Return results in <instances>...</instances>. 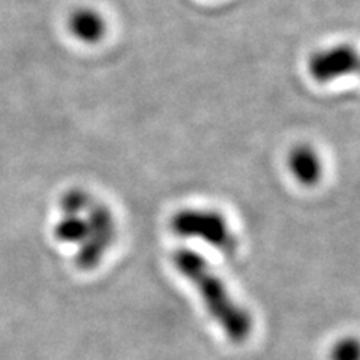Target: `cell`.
<instances>
[{"mask_svg":"<svg viewBox=\"0 0 360 360\" xmlns=\"http://www.w3.org/2000/svg\"><path fill=\"white\" fill-rule=\"evenodd\" d=\"M172 227L179 236L201 239L225 254L233 252L238 245L227 221L212 210L186 209L179 212L172 221Z\"/></svg>","mask_w":360,"mask_h":360,"instance_id":"7a4b0ae2","label":"cell"},{"mask_svg":"<svg viewBox=\"0 0 360 360\" xmlns=\"http://www.w3.org/2000/svg\"><path fill=\"white\" fill-rule=\"evenodd\" d=\"M90 198L82 189H72L70 193H66L62 200L60 206L65 215H80L89 206Z\"/></svg>","mask_w":360,"mask_h":360,"instance_id":"ba28073f","label":"cell"},{"mask_svg":"<svg viewBox=\"0 0 360 360\" xmlns=\"http://www.w3.org/2000/svg\"><path fill=\"white\" fill-rule=\"evenodd\" d=\"M359 348L353 340H345L338 344L332 352V360H357Z\"/></svg>","mask_w":360,"mask_h":360,"instance_id":"9c48e42d","label":"cell"},{"mask_svg":"<svg viewBox=\"0 0 360 360\" xmlns=\"http://www.w3.org/2000/svg\"><path fill=\"white\" fill-rule=\"evenodd\" d=\"M290 168L302 185H315L321 176L319 155L308 146H299L291 152Z\"/></svg>","mask_w":360,"mask_h":360,"instance_id":"8992f818","label":"cell"},{"mask_svg":"<svg viewBox=\"0 0 360 360\" xmlns=\"http://www.w3.org/2000/svg\"><path fill=\"white\" fill-rule=\"evenodd\" d=\"M357 66L359 56L350 45H338V47L317 51L311 56L308 62L309 74L320 83H328L354 74Z\"/></svg>","mask_w":360,"mask_h":360,"instance_id":"277c9868","label":"cell"},{"mask_svg":"<svg viewBox=\"0 0 360 360\" xmlns=\"http://www.w3.org/2000/svg\"><path fill=\"white\" fill-rule=\"evenodd\" d=\"M56 239L63 243L83 242L87 236V221L78 215H65L54 229Z\"/></svg>","mask_w":360,"mask_h":360,"instance_id":"52a82bcc","label":"cell"},{"mask_svg":"<svg viewBox=\"0 0 360 360\" xmlns=\"http://www.w3.org/2000/svg\"><path fill=\"white\" fill-rule=\"evenodd\" d=\"M87 236L82 242L80 252L77 255V264L84 270L94 269L104 257L105 251L115 239L116 225L111 212L103 202L90 200L87 206Z\"/></svg>","mask_w":360,"mask_h":360,"instance_id":"3957f363","label":"cell"},{"mask_svg":"<svg viewBox=\"0 0 360 360\" xmlns=\"http://www.w3.org/2000/svg\"><path fill=\"white\" fill-rule=\"evenodd\" d=\"M173 262L179 272L197 287L212 319L219 324L230 341L243 342L252 329L250 314L234 302L227 287L213 274L205 258L195 251L182 248L174 251Z\"/></svg>","mask_w":360,"mask_h":360,"instance_id":"6da1fadb","label":"cell"},{"mask_svg":"<svg viewBox=\"0 0 360 360\" xmlns=\"http://www.w3.org/2000/svg\"><path fill=\"white\" fill-rule=\"evenodd\" d=\"M68 29L71 35L86 44L98 42L104 37L107 25L98 11L90 8H78L68 17Z\"/></svg>","mask_w":360,"mask_h":360,"instance_id":"5b68a950","label":"cell"}]
</instances>
